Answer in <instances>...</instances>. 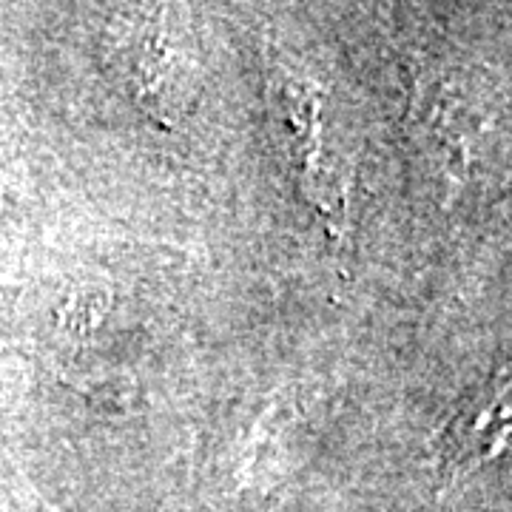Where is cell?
Returning a JSON list of instances; mask_svg holds the SVG:
<instances>
[{"mask_svg":"<svg viewBox=\"0 0 512 512\" xmlns=\"http://www.w3.org/2000/svg\"><path fill=\"white\" fill-rule=\"evenodd\" d=\"M109 57L128 94L163 126H174L188 100V57L163 15H123L109 29Z\"/></svg>","mask_w":512,"mask_h":512,"instance_id":"1","label":"cell"},{"mask_svg":"<svg viewBox=\"0 0 512 512\" xmlns=\"http://www.w3.org/2000/svg\"><path fill=\"white\" fill-rule=\"evenodd\" d=\"M512 447V365L467 396L439 439V464L461 481Z\"/></svg>","mask_w":512,"mask_h":512,"instance_id":"2","label":"cell"},{"mask_svg":"<svg viewBox=\"0 0 512 512\" xmlns=\"http://www.w3.org/2000/svg\"><path fill=\"white\" fill-rule=\"evenodd\" d=\"M3 205H6V197H3V185H0V211H3Z\"/></svg>","mask_w":512,"mask_h":512,"instance_id":"3","label":"cell"}]
</instances>
